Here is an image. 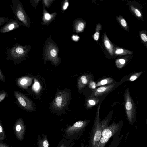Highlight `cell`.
<instances>
[{"label":"cell","mask_w":147,"mask_h":147,"mask_svg":"<svg viewBox=\"0 0 147 147\" xmlns=\"http://www.w3.org/2000/svg\"><path fill=\"white\" fill-rule=\"evenodd\" d=\"M100 105L98 106L90 139L91 147H98L102 136V129L99 117Z\"/></svg>","instance_id":"3"},{"label":"cell","mask_w":147,"mask_h":147,"mask_svg":"<svg viewBox=\"0 0 147 147\" xmlns=\"http://www.w3.org/2000/svg\"><path fill=\"white\" fill-rule=\"evenodd\" d=\"M38 147H49V144L47 136H43V138L41 139L38 138Z\"/></svg>","instance_id":"16"},{"label":"cell","mask_w":147,"mask_h":147,"mask_svg":"<svg viewBox=\"0 0 147 147\" xmlns=\"http://www.w3.org/2000/svg\"><path fill=\"white\" fill-rule=\"evenodd\" d=\"M21 129V126L18 124L17 125L16 127V129L17 131H19Z\"/></svg>","instance_id":"35"},{"label":"cell","mask_w":147,"mask_h":147,"mask_svg":"<svg viewBox=\"0 0 147 147\" xmlns=\"http://www.w3.org/2000/svg\"><path fill=\"white\" fill-rule=\"evenodd\" d=\"M70 98L69 94L65 91L59 92L53 101L52 106L56 110H60L67 105Z\"/></svg>","instance_id":"5"},{"label":"cell","mask_w":147,"mask_h":147,"mask_svg":"<svg viewBox=\"0 0 147 147\" xmlns=\"http://www.w3.org/2000/svg\"><path fill=\"white\" fill-rule=\"evenodd\" d=\"M9 20L8 17H0V26L3 25Z\"/></svg>","instance_id":"29"},{"label":"cell","mask_w":147,"mask_h":147,"mask_svg":"<svg viewBox=\"0 0 147 147\" xmlns=\"http://www.w3.org/2000/svg\"><path fill=\"white\" fill-rule=\"evenodd\" d=\"M84 26L85 24L84 23L82 22H80L76 26V30L77 32H81L83 30Z\"/></svg>","instance_id":"22"},{"label":"cell","mask_w":147,"mask_h":147,"mask_svg":"<svg viewBox=\"0 0 147 147\" xmlns=\"http://www.w3.org/2000/svg\"><path fill=\"white\" fill-rule=\"evenodd\" d=\"M20 25L14 18L9 19L0 29V32L5 33L19 28Z\"/></svg>","instance_id":"9"},{"label":"cell","mask_w":147,"mask_h":147,"mask_svg":"<svg viewBox=\"0 0 147 147\" xmlns=\"http://www.w3.org/2000/svg\"><path fill=\"white\" fill-rule=\"evenodd\" d=\"M88 84L89 88L94 90L95 89L96 87V84L94 81L91 80Z\"/></svg>","instance_id":"28"},{"label":"cell","mask_w":147,"mask_h":147,"mask_svg":"<svg viewBox=\"0 0 147 147\" xmlns=\"http://www.w3.org/2000/svg\"><path fill=\"white\" fill-rule=\"evenodd\" d=\"M73 39L75 41H77L79 40V37L77 35H73L72 36Z\"/></svg>","instance_id":"34"},{"label":"cell","mask_w":147,"mask_h":147,"mask_svg":"<svg viewBox=\"0 0 147 147\" xmlns=\"http://www.w3.org/2000/svg\"><path fill=\"white\" fill-rule=\"evenodd\" d=\"M29 45H22L15 44L11 48H7L6 56L7 59L16 64H19L25 60L30 50Z\"/></svg>","instance_id":"1"},{"label":"cell","mask_w":147,"mask_h":147,"mask_svg":"<svg viewBox=\"0 0 147 147\" xmlns=\"http://www.w3.org/2000/svg\"><path fill=\"white\" fill-rule=\"evenodd\" d=\"M92 75L90 74H86L80 76L78 80V86L79 90L84 88L92 80Z\"/></svg>","instance_id":"10"},{"label":"cell","mask_w":147,"mask_h":147,"mask_svg":"<svg viewBox=\"0 0 147 147\" xmlns=\"http://www.w3.org/2000/svg\"><path fill=\"white\" fill-rule=\"evenodd\" d=\"M113 79L110 77H109L103 79L98 82L96 85V87H98L105 85L111 84L113 82Z\"/></svg>","instance_id":"18"},{"label":"cell","mask_w":147,"mask_h":147,"mask_svg":"<svg viewBox=\"0 0 147 147\" xmlns=\"http://www.w3.org/2000/svg\"><path fill=\"white\" fill-rule=\"evenodd\" d=\"M143 73L142 72H138L132 75L129 78V80L133 81L137 79Z\"/></svg>","instance_id":"24"},{"label":"cell","mask_w":147,"mask_h":147,"mask_svg":"<svg viewBox=\"0 0 147 147\" xmlns=\"http://www.w3.org/2000/svg\"><path fill=\"white\" fill-rule=\"evenodd\" d=\"M104 45L108 51L111 55H113V45L105 34L104 37Z\"/></svg>","instance_id":"13"},{"label":"cell","mask_w":147,"mask_h":147,"mask_svg":"<svg viewBox=\"0 0 147 147\" xmlns=\"http://www.w3.org/2000/svg\"><path fill=\"white\" fill-rule=\"evenodd\" d=\"M115 84L102 86L94 90V96L96 97L102 96L110 91L114 87Z\"/></svg>","instance_id":"11"},{"label":"cell","mask_w":147,"mask_h":147,"mask_svg":"<svg viewBox=\"0 0 147 147\" xmlns=\"http://www.w3.org/2000/svg\"><path fill=\"white\" fill-rule=\"evenodd\" d=\"M69 5V3L68 2H65L63 6V9L64 10H65L67 9V8Z\"/></svg>","instance_id":"33"},{"label":"cell","mask_w":147,"mask_h":147,"mask_svg":"<svg viewBox=\"0 0 147 147\" xmlns=\"http://www.w3.org/2000/svg\"><path fill=\"white\" fill-rule=\"evenodd\" d=\"M117 19L121 25L126 30L127 29V22L121 16L119 17H117Z\"/></svg>","instance_id":"20"},{"label":"cell","mask_w":147,"mask_h":147,"mask_svg":"<svg viewBox=\"0 0 147 147\" xmlns=\"http://www.w3.org/2000/svg\"><path fill=\"white\" fill-rule=\"evenodd\" d=\"M40 88V85L39 82L36 79L34 80V83L33 85L34 90L36 92H37Z\"/></svg>","instance_id":"26"},{"label":"cell","mask_w":147,"mask_h":147,"mask_svg":"<svg viewBox=\"0 0 147 147\" xmlns=\"http://www.w3.org/2000/svg\"><path fill=\"white\" fill-rule=\"evenodd\" d=\"M2 128L0 125V133L2 132Z\"/></svg>","instance_id":"36"},{"label":"cell","mask_w":147,"mask_h":147,"mask_svg":"<svg viewBox=\"0 0 147 147\" xmlns=\"http://www.w3.org/2000/svg\"><path fill=\"white\" fill-rule=\"evenodd\" d=\"M10 6L14 14V18L20 25L29 27L30 20L24 10L23 5L19 0H11Z\"/></svg>","instance_id":"2"},{"label":"cell","mask_w":147,"mask_h":147,"mask_svg":"<svg viewBox=\"0 0 147 147\" xmlns=\"http://www.w3.org/2000/svg\"><path fill=\"white\" fill-rule=\"evenodd\" d=\"M99 102V99L96 97H90L87 100L86 106L88 108H91L98 104Z\"/></svg>","instance_id":"14"},{"label":"cell","mask_w":147,"mask_h":147,"mask_svg":"<svg viewBox=\"0 0 147 147\" xmlns=\"http://www.w3.org/2000/svg\"><path fill=\"white\" fill-rule=\"evenodd\" d=\"M140 37L142 40L144 42H146L147 41V36L144 33H142L140 34Z\"/></svg>","instance_id":"30"},{"label":"cell","mask_w":147,"mask_h":147,"mask_svg":"<svg viewBox=\"0 0 147 147\" xmlns=\"http://www.w3.org/2000/svg\"><path fill=\"white\" fill-rule=\"evenodd\" d=\"M49 53V59L55 64L57 63L58 60L57 59L56 50L54 48H52L50 49Z\"/></svg>","instance_id":"15"},{"label":"cell","mask_w":147,"mask_h":147,"mask_svg":"<svg viewBox=\"0 0 147 147\" xmlns=\"http://www.w3.org/2000/svg\"><path fill=\"white\" fill-rule=\"evenodd\" d=\"M109 139V138H105L102 136L98 147H104Z\"/></svg>","instance_id":"23"},{"label":"cell","mask_w":147,"mask_h":147,"mask_svg":"<svg viewBox=\"0 0 147 147\" xmlns=\"http://www.w3.org/2000/svg\"><path fill=\"white\" fill-rule=\"evenodd\" d=\"M115 63L116 66L117 67L121 68L125 65L126 61L123 59H119L116 60Z\"/></svg>","instance_id":"21"},{"label":"cell","mask_w":147,"mask_h":147,"mask_svg":"<svg viewBox=\"0 0 147 147\" xmlns=\"http://www.w3.org/2000/svg\"><path fill=\"white\" fill-rule=\"evenodd\" d=\"M102 28L101 25L99 24L97 25L96 28V32L93 36V38L94 40L97 41L98 40L100 34V30Z\"/></svg>","instance_id":"19"},{"label":"cell","mask_w":147,"mask_h":147,"mask_svg":"<svg viewBox=\"0 0 147 147\" xmlns=\"http://www.w3.org/2000/svg\"><path fill=\"white\" fill-rule=\"evenodd\" d=\"M88 121H80L75 123L72 126L67 127L65 130L66 133L71 136L82 131L86 126Z\"/></svg>","instance_id":"8"},{"label":"cell","mask_w":147,"mask_h":147,"mask_svg":"<svg viewBox=\"0 0 147 147\" xmlns=\"http://www.w3.org/2000/svg\"><path fill=\"white\" fill-rule=\"evenodd\" d=\"M14 95L16 104L19 107L26 110H33L32 101L25 95L17 91H14Z\"/></svg>","instance_id":"6"},{"label":"cell","mask_w":147,"mask_h":147,"mask_svg":"<svg viewBox=\"0 0 147 147\" xmlns=\"http://www.w3.org/2000/svg\"><path fill=\"white\" fill-rule=\"evenodd\" d=\"M0 80L3 82H5V77L0 68Z\"/></svg>","instance_id":"31"},{"label":"cell","mask_w":147,"mask_h":147,"mask_svg":"<svg viewBox=\"0 0 147 147\" xmlns=\"http://www.w3.org/2000/svg\"><path fill=\"white\" fill-rule=\"evenodd\" d=\"M124 97L127 115L129 122L131 123L136 114V110L133 100L130 95L129 89L128 88L125 91Z\"/></svg>","instance_id":"4"},{"label":"cell","mask_w":147,"mask_h":147,"mask_svg":"<svg viewBox=\"0 0 147 147\" xmlns=\"http://www.w3.org/2000/svg\"><path fill=\"white\" fill-rule=\"evenodd\" d=\"M32 79L28 77L24 76L18 79L16 81L18 86L22 89H26L30 85Z\"/></svg>","instance_id":"12"},{"label":"cell","mask_w":147,"mask_h":147,"mask_svg":"<svg viewBox=\"0 0 147 147\" xmlns=\"http://www.w3.org/2000/svg\"><path fill=\"white\" fill-rule=\"evenodd\" d=\"M44 16L45 20L48 21L50 20L51 18V15L47 13H45Z\"/></svg>","instance_id":"32"},{"label":"cell","mask_w":147,"mask_h":147,"mask_svg":"<svg viewBox=\"0 0 147 147\" xmlns=\"http://www.w3.org/2000/svg\"><path fill=\"white\" fill-rule=\"evenodd\" d=\"M7 93L5 91H0V102L3 100L6 97Z\"/></svg>","instance_id":"27"},{"label":"cell","mask_w":147,"mask_h":147,"mask_svg":"<svg viewBox=\"0 0 147 147\" xmlns=\"http://www.w3.org/2000/svg\"><path fill=\"white\" fill-rule=\"evenodd\" d=\"M60 147H66L64 144H62L60 146Z\"/></svg>","instance_id":"37"},{"label":"cell","mask_w":147,"mask_h":147,"mask_svg":"<svg viewBox=\"0 0 147 147\" xmlns=\"http://www.w3.org/2000/svg\"><path fill=\"white\" fill-rule=\"evenodd\" d=\"M106 121H102L101 124L102 129V137L109 138L118 130L119 126L117 124L113 123L109 127L106 126Z\"/></svg>","instance_id":"7"},{"label":"cell","mask_w":147,"mask_h":147,"mask_svg":"<svg viewBox=\"0 0 147 147\" xmlns=\"http://www.w3.org/2000/svg\"><path fill=\"white\" fill-rule=\"evenodd\" d=\"M131 8L132 11L134 12L136 15L139 17L142 16V14L140 11L134 7L133 6L131 5Z\"/></svg>","instance_id":"25"},{"label":"cell","mask_w":147,"mask_h":147,"mask_svg":"<svg viewBox=\"0 0 147 147\" xmlns=\"http://www.w3.org/2000/svg\"><path fill=\"white\" fill-rule=\"evenodd\" d=\"M113 53L117 55H123L127 54H132L133 53L129 50L117 47L113 49Z\"/></svg>","instance_id":"17"}]
</instances>
